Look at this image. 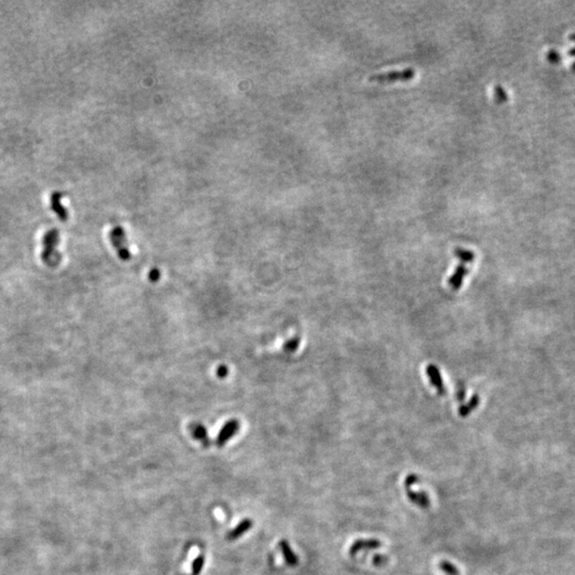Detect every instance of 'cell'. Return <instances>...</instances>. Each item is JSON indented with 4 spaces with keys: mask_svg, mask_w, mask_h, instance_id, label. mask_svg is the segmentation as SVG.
<instances>
[{
    "mask_svg": "<svg viewBox=\"0 0 575 575\" xmlns=\"http://www.w3.org/2000/svg\"><path fill=\"white\" fill-rule=\"evenodd\" d=\"M60 242V233L55 228L48 230L44 235L42 239L43 249L41 253V258L43 262L47 266L56 267L62 261V255L57 250V246Z\"/></svg>",
    "mask_w": 575,
    "mask_h": 575,
    "instance_id": "6da1fadb",
    "label": "cell"
},
{
    "mask_svg": "<svg viewBox=\"0 0 575 575\" xmlns=\"http://www.w3.org/2000/svg\"><path fill=\"white\" fill-rule=\"evenodd\" d=\"M110 242L117 253L118 258L123 261H128L131 259V251L129 248V243L127 241V236L125 229L122 226H114L109 232Z\"/></svg>",
    "mask_w": 575,
    "mask_h": 575,
    "instance_id": "7a4b0ae2",
    "label": "cell"
},
{
    "mask_svg": "<svg viewBox=\"0 0 575 575\" xmlns=\"http://www.w3.org/2000/svg\"><path fill=\"white\" fill-rule=\"evenodd\" d=\"M419 481V476L417 474H408L404 481V487L407 497L417 506L422 509H427L430 506V500L426 492L421 491L416 492L411 489V487Z\"/></svg>",
    "mask_w": 575,
    "mask_h": 575,
    "instance_id": "3957f363",
    "label": "cell"
},
{
    "mask_svg": "<svg viewBox=\"0 0 575 575\" xmlns=\"http://www.w3.org/2000/svg\"><path fill=\"white\" fill-rule=\"evenodd\" d=\"M416 70L412 67H406L402 70H391L381 74L371 75L369 77L370 81L380 82V83H391L396 81H407L415 77Z\"/></svg>",
    "mask_w": 575,
    "mask_h": 575,
    "instance_id": "277c9868",
    "label": "cell"
},
{
    "mask_svg": "<svg viewBox=\"0 0 575 575\" xmlns=\"http://www.w3.org/2000/svg\"><path fill=\"white\" fill-rule=\"evenodd\" d=\"M240 427H241V423L237 419H232L228 422H226L218 435L217 445L220 447L224 446L231 438L235 437V435L240 430Z\"/></svg>",
    "mask_w": 575,
    "mask_h": 575,
    "instance_id": "5b68a950",
    "label": "cell"
},
{
    "mask_svg": "<svg viewBox=\"0 0 575 575\" xmlns=\"http://www.w3.org/2000/svg\"><path fill=\"white\" fill-rule=\"evenodd\" d=\"M381 547H382V542L378 539H375V538L357 539L353 542L349 552L352 556H355L356 554H358L361 551L375 550V549H380Z\"/></svg>",
    "mask_w": 575,
    "mask_h": 575,
    "instance_id": "8992f818",
    "label": "cell"
},
{
    "mask_svg": "<svg viewBox=\"0 0 575 575\" xmlns=\"http://www.w3.org/2000/svg\"><path fill=\"white\" fill-rule=\"evenodd\" d=\"M63 196H64V194L61 193V192H53L50 195V208L60 220L63 221V222H66L68 220L69 215H68L67 210L62 205Z\"/></svg>",
    "mask_w": 575,
    "mask_h": 575,
    "instance_id": "52a82bcc",
    "label": "cell"
},
{
    "mask_svg": "<svg viewBox=\"0 0 575 575\" xmlns=\"http://www.w3.org/2000/svg\"><path fill=\"white\" fill-rule=\"evenodd\" d=\"M426 372H427V375L429 377L432 385L437 389V391L439 392V394L444 396L446 393V390L444 388V384H443V381H442L441 374L437 369V367L433 366V365H429L426 369Z\"/></svg>",
    "mask_w": 575,
    "mask_h": 575,
    "instance_id": "ba28073f",
    "label": "cell"
},
{
    "mask_svg": "<svg viewBox=\"0 0 575 575\" xmlns=\"http://www.w3.org/2000/svg\"><path fill=\"white\" fill-rule=\"evenodd\" d=\"M189 429L194 439L201 441L205 446L210 445V438L208 435V430L203 424H201V423H191L189 425Z\"/></svg>",
    "mask_w": 575,
    "mask_h": 575,
    "instance_id": "9c48e42d",
    "label": "cell"
},
{
    "mask_svg": "<svg viewBox=\"0 0 575 575\" xmlns=\"http://www.w3.org/2000/svg\"><path fill=\"white\" fill-rule=\"evenodd\" d=\"M251 526H253V521H251V519H244L243 521H241V522L232 529V531H230L228 534H227V536H226L227 540L232 541V540L239 539L242 535H244L245 533H247V532L249 531V529L251 528Z\"/></svg>",
    "mask_w": 575,
    "mask_h": 575,
    "instance_id": "30bf717a",
    "label": "cell"
},
{
    "mask_svg": "<svg viewBox=\"0 0 575 575\" xmlns=\"http://www.w3.org/2000/svg\"><path fill=\"white\" fill-rule=\"evenodd\" d=\"M279 548H280V550H281V552H282V555H283V558H284L285 563H286L288 565H289V566H291V567L297 566V564H298V557L296 556V554L294 553V551H293L292 548L290 547L289 542H288L286 540H281V541L279 542Z\"/></svg>",
    "mask_w": 575,
    "mask_h": 575,
    "instance_id": "8fae6325",
    "label": "cell"
},
{
    "mask_svg": "<svg viewBox=\"0 0 575 575\" xmlns=\"http://www.w3.org/2000/svg\"><path fill=\"white\" fill-rule=\"evenodd\" d=\"M466 273H468L466 267L464 266L463 263H460V265L457 267L455 273H454V275L452 277H450V279H448V284L453 290H458L459 288L462 285V280H463V277L466 275Z\"/></svg>",
    "mask_w": 575,
    "mask_h": 575,
    "instance_id": "7c38bea8",
    "label": "cell"
},
{
    "mask_svg": "<svg viewBox=\"0 0 575 575\" xmlns=\"http://www.w3.org/2000/svg\"><path fill=\"white\" fill-rule=\"evenodd\" d=\"M479 405V397L478 396H474L471 401H469V403L466 405H463L459 408V416L461 418H465L469 415H470L475 408Z\"/></svg>",
    "mask_w": 575,
    "mask_h": 575,
    "instance_id": "4fadbf2b",
    "label": "cell"
},
{
    "mask_svg": "<svg viewBox=\"0 0 575 575\" xmlns=\"http://www.w3.org/2000/svg\"><path fill=\"white\" fill-rule=\"evenodd\" d=\"M438 566H439V568H440V570L442 572H444L446 575H460V572H459L458 568L455 565L447 562V561H441L440 563H439Z\"/></svg>",
    "mask_w": 575,
    "mask_h": 575,
    "instance_id": "5bb4252c",
    "label": "cell"
},
{
    "mask_svg": "<svg viewBox=\"0 0 575 575\" xmlns=\"http://www.w3.org/2000/svg\"><path fill=\"white\" fill-rule=\"evenodd\" d=\"M455 253L457 258L460 259L461 263H465V262H472L474 260V254L471 250H466V249H462V248H456L454 250Z\"/></svg>",
    "mask_w": 575,
    "mask_h": 575,
    "instance_id": "9a60e30c",
    "label": "cell"
},
{
    "mask_svg": "<svg viewBox=\"0 0 575 575\" xmlns=\"http://www.w3.org/2000/svg\"><path fill=\"white\" fill-rule=\"evenodd\" d=\"M205 561H206V558H205L204 555H199L197 557L194 559L193 564H192V575H200L201 574V572H202V570L205 566Z\"/></svg>",
    "mask_w": 575,
    "mask_h": 575,
    "instance_id": "2e32d148",
    "label": "cell"
},
{
    "mask_svg": "<svg viewBox=\"0 0 575 575\" xmlns=\"http://www.w3.org/2000/svg\"><path fill=\"white\" fill-rule=\"evenodd\" d=\"M299 344H300V339H299L298 337H294V338H292V339H290V340H288V341L283 344V346H282V347H283V351H284L285 353H290V354H291V353H294V352L298 349Z\"/></svg>",
    "mask_w": 575,
    "mask_h": 575,
    "instance_id": "e0dca14e",
    "label": "cell"
},
{
    "mask_svg": "<svg viewBox=\"0 0 575 575\" xmlns=\"http://www.w3.org/2000/svg\"><path fill=\"white\" fill-rule=\"evenodd\" d=\"M494 98L497 102H505L508 99V95L507 92L505 91V88L503 86H501L500 84H497L494 86Z\"/></svg>",
    "mask_w": 575,
    "mask_h": 575,
    "instance_id": "ac0fdd59",
    "label": "cell"
},
{
    "mask_svg": "<svg viewBox=\"0 0 575 575\" xmlns=\"http://www.w3.org/2000/svg\"><path fill=\"white\" fill-rule=\"evenodd\" d=\"M388 562H389V557L384 555V554H376L373 557V564L376 567H383V566L387 565Z\"/></svg>",
    "mask_w": 575,
    "mask_h": 575,
    "instance_id": "d6986e66",
    "label": "cell"
},
{
    "mask_svg": "<svg viewBox=\"0 0 575 575\" xmlns=\"http://www.w3.org/2000/svg\"><path fill=\"white\" fill-rule=\"evenodd\" d=\"M148 277H149L150 281H153V282H157V281H158V280L160 279V277H161V273H160V271H159L158 268H153V269H151V271L149 272V275H148Z\"/></svg>",
    "mask_w": 575,
    "mask_h": 575,
    "instance_id": "ffe728a7",
    "label": "cell"
},
{
    "mask_svg": "<svg viewBox=\"0 0 575 575\" xmlns=\"http://www.w3.org/2000/svg\"><path fill=\"white\" fill-rule=\"evenodd\" d=\"M548 59L551 63H557L561 61V55L556 50H550V52L548 53Z\"/></svg>",
    "mask_w": 575,
    "mask_h": 575,
    "instance_id": "44dd1931",
    "label": "cell"
},
{
    "mask_svg": "<svg viewBox=\"0 0 575 575\" xmlns=\"http://www.w3.org/2000/svg\"><path fill=\"white\" fill-rule=\"evenodd\" d=\"M228 373H229V370H228V368H227L226 366H220V367L218 368V370H217V375H218L220 378H225V377H227V375H228Z\"/></svg>",
    "mask_w": 575,
    "mask_h": 575,
    "instance_id": "7402d4cb",
    "label": "cell"
},
{
    "mask_svg": "<svg viewBox=\"0 0 575 575\" xmlns=\"http://www.w3.org/2000/svg\"><path fill=\"white\" fill-rule=\"evenodd\" d=\"M568 53H569L570 56H573V57H575V48H572V49H570V50L568 51Z\"/></svg>",
    "mask_w": 575,
    "mask_h": 575,
    "instance_id": "603a6c76",
    "label": "cell"
},
{
    "mask_svg": "<svg viewBox=\"0 0 575 575\" xmlns=\"http://www.w3.org/2000/svg\"><path fill=\"white\" fill-rule=\"evenodd\" d=\"M569 39H570V40H573V41H575V33L571 34V35L569 37Z\"/></svg>",
    "mask_w": 575,
    "mask_h": 575,
    "instance_id": "cb8c5ba5",
    "label": "cell"
}]
</instances>
